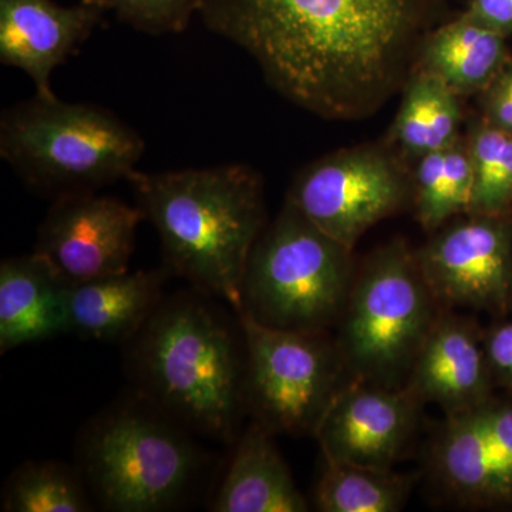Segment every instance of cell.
<instances>
[{
	"label": "cell",
	"instance_id": "obj_5",
	"mask_svg": "<svg viewBox=\"0 0 512 512\" xmlns=\"http://www.w3.org/2000/svg\"><path fill=\"white\" fill-rule=\"evenodd\" d=\"M77 456L94 500L114 512L173 510L202 466L188 430L137 394L84 427Z\"/></svg>",
	"mask_w": 512,
	"mask_h": 512
},
{
	"label": "cell",
	"instance_id": "obj_3",
	"mask_svg": "<svg viewBox=\"0 0 512 512\" xmlns=\"http://www.w3.org/2000/svg\"><path fill=\"white\" fill-rule=\"evenodd\" d=\"M127 183L156 228L164 268L241 311L249 255L266 227L261 175L244 164L141 173Z\"/></svg>",
	"mask_w": 512,
	"mask_h": 512
},
{
	"label": "cell",
	"instance_id": "obj_20",
	"mask_svg": "<svg viewBox=\"0 0 512 512\" xmlns=\"http://www.w3.org/2000/svg\"><path fill=\"white\" fill-rule=\"evenodd\" d=\"M460 96L436 74L420 69L407 83L394 120L393 143L403 157L417 161L460 138Z\"/></svg>",
	"mask_w": 512,
	"mask_h": 512
},
{
	"label": "cell",
	"instance_id": "obj_4",
	"mask_svg": "<svg viewBox=\"0 0 512 512\" xmlns=\"http://www.w3.org/2000/svg\"><path fill=\"white\" fill-rule=\"evenodd\" d=\"M144 151L133 127L96 104L35 96L0 116V157L23 183L53 200L127 181Z\"/></svg>",
	"mask_w": 512,
	"mask_h": 512
},
{
	"label": "cell",
	"instance_id": "obj_1",
	"mask_svg": "<svg viewBox=\"0 0 512 512\" xmlns=\"http://www.w3.org/2000/svg\"><path fill=\"white\" fill-rule=\"evenodd\" d=\"M421 10L423 0H201L198 16L296 106L349 120L393 92Z\"/></svg>",
	"mask_w": 512,
	"mask_h": 512
},
{
	"label": "cell",
	"instance_id": "obj_8",
	"mask_svg": "<svg viewBox=\"0 0 512 512\" xmlns=\"http://www.w3.org/2000/svg\"><path fill=\"white\" fill-rule=\"evenodd\" d=\"M247 350L245 409L274 434L313 436L350 379L329 332L271 328L238 315Z\"/></svg>",
	"mask_w": 512,
	"mask_h": 512
},
{
	"label": "cell",
	"instance_id": "obj_25",
	"mask_svg": "<svg viewBox=\"0 0 512 512\" xmlns=\"http://www.w3.org/2000/svg\"><path fill=\"white\" fill-rule=\"evenodd\" d=\"M111 12L121 22L147 35H175L190 26L201 0H79Z\"/></svg>",
	"mask_w": 512,
	"mask_h": 512
},
{
	"label": "cell",
	"instance_id": "obj_15",
	"mask_svg": "<svg viewBox=\"0 0 512 512\" xmlns=\"http://www.w3.org/2000/svg\"><path fill=\"white\" fill-rule=\"evenodd\" d=\"M476 318L443 309L421 348L406 386L443 414L463 412L490 399L495 389Z\"/></svg>",
	"mask_w": 512,
	"mask_h": 512
},
{
	"label": "cell",
	"instance_id": "obj_2",
	"mask_svg": "<svg viewBox=\"0 0 512 512\" xmlns=\"http://www.w3.org/2000/svg\"><path fill=\"white\" fill-rule=\"evenodd\" d=\"M192 288L164 298L126 343L136 394L188 431L235 440L245 409L247 350L238 315Z\"/></svg>",
	"mask_w": 512,
	"mask_h": 512
},
{
	"label": "cell",
	"instance_id": "obj_23",
	"mask_svg": "<svg viewBox=\"0 0 512 512\" xmlns=\"http://www.w3.org/2000/svg\"><path fill=\"white\" fill-rule=\"evenodd\" d=\"M5 512H90L94 510L82 471L57 461H26L6 480Z\"/></svg>",
	"mask_w": 512,
	"mask_h": 512
},
{
	"label": "cell",
	"instance_id": "obj_27",
	"mask_svg": "<svg viewBox=\"0 0 512 512\" xmlns=\"http://www.w3.org/2000/svg\"><path fill=\"white\" fill-rule=\"evenodd\" d=\"M478 96L483 111L481 116L512 136V57Z\"/></svg>",
	"mask_w": 512,
	"mask_h": 512
},
{
	"label": "cell",
	"instance_id": "obj_10",
	"mask_svg": "<svg viewBox=\"0 0 512 512\" xmlns=\"http://www.w3.org/2000/svg\"><path fill=\"white\" fill-rule=\"evenodd\" d=\"M286 201L346 248L413 202V177L380 147L338 151L306 165Z\"/></svg>",
	"mask_w": 512,
	"mask_h": 512
},
{
	"label": "cell",
	"instance_id": "obj_11",
	"mask_svg": "<svg viewBox=\"0 0 512 512\" xmlns=\"http://www.w3.org/2000/svg\"><path fill=\"white\" fill-rule=\"evenodd\" d=\"M414 254L441 308L512 315V214H464Z\"/></svg>",
	"mask_w": 512,
	"mask_h": 512
},
{
	"label": "cell",
	"instance_id": "obj_28",
	"mask_svg": "<svg viewBox=\"0 0 512 512\" xmlns=\"http://www.w3.org/2000/svg\"><path fill=\"white\" fill-rule=\"evenodd\" d=\"M464 13L507 39L512 35V0H470Z\"/></svg>",
	"mask_w": 512,
	"mask_h": 512
},
{
	"label": "cell",
	"instance_id": "obj_12",
	"mask_svg": "<svg viewBox=\"0 0 512 512\" xmlns=\"http://www.w3.org/2000/svg\"><path fill=\"white\" fill-rule=\"evenodd\" d=\"M137 205L96 192L55 198L37 231L35 254L69 286L130 271L138 225Z\"/></svg>",
	"mask_w": 512,
	"mask_h": 512
},
{
	"label": "cell",
	"instance_id": "obj_7",
	"mask_svg": "<svg viewBox=\"0 0 512 512\" xmlns=\"http://www.w3.org/2000/svg\"><path fill=\"white\" fill-rule=\"evenodd\" d=\"M355 275L352 249L285 201L249 255L237 315L276 329L329 332L338 325Z\"/></svg>",
	"mask_w": 512,
	"mask_h": 512
},
{
	"label": "cell",
	"instance_id": "obj_22",
	"mask_svg": "<svg viewBox=\"0 0 512 512\" xmlns=\"http://www.w3.org/2000/svg\"><path fill=\"white\" fill-rule=\"evenodd\" d=\"M413 207L416 220L434 232L467 214L473 194V167L466 138L416 161Z\"/></svg>",
	"mask_w": 512,
	"mask_h": 512
},
{
	"label": "cell",
	"instance_id": "obj_18",
	"mask_svg": "<svg viewBox=\"0 0 512 512\" xmlns=\"http://www.w3.org/2000/svg\"><path fill=\"white\" fill-rule=\"evenodd\" d=\"M275 434L251 420L235 443L224 478L210 505L215 512H306L311 503L279 453Z\"/></svg>",
	"mask_w": 512,
	"mask_h": 512
},
{
	"label": "cell",
	"instance_id": "obj_13",
	"mask_svg": "<svg viewBox=\"0 0 512 512\" xmlns=\"http://www.w3.org/2000/svg\"><path fill=\"white\" fill-rule=\"evenodd\" d=\"M423 409V402L407 386L352 380L323 414L313 437L326 460L394 468L416 444Z\"/></svg>",
	"mask_w": 512,
	"mask_h": 512
},
{
	"label": "cell",
	"instance_id": "obj_21",
	"mask_svg": "<svg viewBox=\"0 0 512 512\" xmlns=\"http://www.w3.org/2000/svg\"><path fill=\"white\" fill-rule=\"evenodd\" d=\"M420 478V471L404 474L323 458L313 507L320 512H397L406 507Z\"/></svg>",
	"mask_w": 512,
	"mask_h": 512
},
{
	"label": "cell",
	"instance_id": "obj_6",
	"mask_svg": "<svg viewBox=\"0 0 512 512\" xmlns=\"http://www.w3.org/2000/svg\"><path fill=\"white\" fill-rule=\"evenodd\" d=\"M441 305L402 239L377 249L356 271L335 343L350 379L406 386Z\"/></svg>",
	"mask_w": 512,
	"mask_h": 512
},
{
	"label": "cell",
	"instance_id": "obj_19",
	"mask_svg": "<svg viewBox=\"0 0 512 512\" xmlns=\"http://www.w3.org/2000/svg\"><path fill=\"white\" fill-rule=\"evenodd\" d=\"M511 59L507 37L463 13L424 43L421 69L436 74L458 96L481 94Z\"/></svg>",
	"mask_w": 512,
	"mask_h": 512
},
{
	"label": "cell",
	"instance_id": "obj_26",
	"mask_svg": "<svg viewBox=\"0 0 512 512\" xmlns=\"http://www.w3.org/2000/svg\"><path fill=\"white\" fill-rule=\"evenodd\" d=\"M484 348L495 389L512 393V320L493 319L484 329Z\"/></svg>",
	"mask_w": 512,
	"mask_h": 512
},
{
	"label": "cell",
	"instance_id": "obj_16",
	"mask_svg": "<svg viewBox=\"0 0 512 512\" xmlns=\"http://www.w3.org/2000/svg\"><path fill=\"white\" fill-rule=\"evenodd\" d=\"M35 252L0 264V352L70 333L69 292Z\"/></svg>",
	"mask_w": 512,
	"mask_h": 512
},
{
	"label": "cell",
	"instance_id": "obj_14",
	"mask_svg": "<svg viewBox=\"0 0 512 512\" xmlns=\"http://www.w3.org/2000/svg\"><path fill=\"white\" fill-rule=\"evenodd\" d=\"M103 15L82 2L0 0V63L25 73L36 96L53 99V73L92 36Z\"/></svg>",
	"mask_w": 512,
	"mask_h": 512
},
{
	"label": "cell",
	"instance_id": "obj_17",
	"mask_svg": "<svg viewBox=\"0 0 512 512\" xmlns=\"http://www.w3.org/2000/svg\"><path fill=\"white\" fill-rule=\"evenodd\" d=\"M170 276L173 275L163 266L72 286L70 333L92 342L126 345L163 302L164 285Z\"/></svg>",
	"mask_w": 512,
	"mask_h": 512
},
{
	"label": "cell",
	"instance_id": "obj_9",
	"mask_svg": "<svg viewBox=\"0 0 512 512\" xmlns=\"http://www.w3.org/2000/svg\"><path fill=\"white\" fill-rule=\"evenodd\" d=\"M421 478L458 510H512V393L444 414L424 441Z\"/></svg>",
	"mask_w": 512,
	"mask_h": 512
},
{
	"label": "cell",
	"instance_id": "obj_24",
	"mask_svg": "<svg viewBox=\"0 0 512 512\" xmlns=\"http://www.w3.org/2000/svg\"><path fill=\"white\" fill-rule=\"evenodd\" d=\"M466 144L473 167L470 215L512 214V136L483 116L468 124Z\"/></svg>",
	"mask_w": 512,
	"mask_h": 512
}]
</instances>
